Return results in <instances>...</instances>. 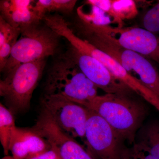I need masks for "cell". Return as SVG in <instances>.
Here are the masks:
<instances>
[{
    "instance_id": "obj_1",
    "label": "cell",
    "mask_w": 159,
    "mask_h": 159,
    "mask_svg": "<svg viewBox=\"0 0 159 159\" xmlns=\"http://www.w3.org/2000/svg\"><path fill=\"white\" fill-rule=\"evenodd\" d=\"M79 104L99 114L123 141L131 145L135 143L137 131L148 112L143 103L132 96L122 94L106 93Z\"/></svg>"
},
{
    "instance_id": "obj_2",
    "label": "cell",
    "mask_w": 159,
    "mask_h": 159,
    "mask_svg": "<svg viewBox=\"0 0 159 159\" xmlns=\"http://www.w3.org/2000/svg\"><path fill=\"white\" fill-rule=\"evenodd\" d=\"M98 89L65 53L57 57L48 71L43 94L61 96L80 104L98 96Z\"/></svg>"
},
{
    "instance_id": "obj_3",
    "label": "cell",
    "mask_w": 159,
    "mask_h": 159,
    "mask_svg": "<svg viewBox=\"0 0 159 159\" xmlns=\"http://www.w3.org/2000/svg\"><path fill=\"white\" fill-rule=\"evenodd\" d=\"M76 29L77 33L99 36L159 65V36L143 28L97 25L77 18Z\"/></svg>"
},
{
    "instance_id": "obj_4",
    "label": "cell",
    "mask_w": 159,
    "mask_h": 159,
    "mask_svg": "<svg viewBox=\"0 0 159 159\" xmlns=\"http://www.w3.org/2000/svg\"><path fill=\"white\" fill-rule=\"evenodd\" d=\"M46 59L19 65L0 81V95L13 114L30 108L33 92L42 76Z\"/></svg>"
},
{
    "instance_id": "obj_5",
    "label": "cell",
    "mask_w": 159,
    "mask_h": 159,
    "mask_svg": "<svg viewBox=\"0 0 159 159\" xmlns=\"http://www.w3.org/2000/svg\"><path fill=\"white\" fill-rule=\"evenodd\" d=\"M60 37L44 23L21 29L20 36L12 48L2 72L6 74L19 65L58 54Z\"/></svg>"
},
{
    "instance_id": "obj_6",
    "label": "cell",
    "mask_w": 159,
    "mask_h": 159,
    "mask_svg": "<svg viewBox=\"0 0 159 159\" xmlns=\"http://www.w3.org/2000/svg\"><path fill=\"white\" fill-rule=\"evenodd\" d=\"M76 34L108 54L159 97V72L150 60L97 35L84 33Z\"/></svg>"
},
{
    "instance_id": "obj_7",
    "label": "cell",
    "mask_w": 159,
    "mask_h": 159,
    "mask_svg": "<svg viewBox=\"0 0 159 159\" xmlns=\"http://www.w3.org/2000/svg\"><path fill=\"white\" fill-rule=\"evenodd\" d=\"M88 109L66 97L43 95L40 116L54 122L62 131L74 139L85 140Z\"/></svg>"
},
{
    "instance_id": "obj_8",
    "label": "cell",
    "mask_w": 159,
    "mask_h": 159,
    "mask_svg": "<svg viewBox=\"0 0 159 159\" xmlns=\"http://www.w3.org/2000/svg\"><path fill=\"white\" fill-rule=\"evenodd\" d=\"M88 109L84 141L87 150L96 158L119 159L123 140L105 119Z\"/></svg>"
},
{
    "instance_id": "obj_9",
    "label": "cell",
    "mask_w": 159,
    "mask_h": 159,
    "mask_svg": "<svg viewBox=\"0 0 159 159\" xmlns=\"http://www.w3.org/2000/svg\"><path fill=\"white\" fill-rule=\"evenodd\" d=\"M65 53L76 63L86 77L107 94L133 96L135 93L94 57L80 52L70 45Z\"/></svg>"
},
{
    "instance_id": "obj_10",
    "label": "cell",
    "mask_w": 159,
    "mask_h": 159,
    "mask_svg": "<svg viewBox=\"0 0 159 159\" xmlns=\"http://www.w3.org/2000/svg\"><path fill=\"white\" fill-rule=\"evenodd\" d=\"M31 129L47 139L63 159H96L75 139L64 132L45 117L39 116Z\"/></svg>"
},
{
    "instance_id": "obj_11",
    "label": "cell",
    "mask_w": 159,
    "mask_h": 159,
    "mask_svg": "<svg viewBox=\"0 0 159 159\" xmlns=\"http://www.w3.org/2000/svg\"><path fill=\"white\" fill-rule=\"evenodd\" d=\"M80 52L94 57L99 61L111 74L127 86L135 93L143 98H146L150 93V90L136 77L129 74L122 66L108 54L100 51L87 41L83 42L80 47Z\"/></svg>"
},
{
    "instance_id": "obj_12",
    "label": "cell",
    "mask_w": 159,
    "mask_h": 159,
    "mask_svg": "<svg viewBox=\"0 0 159 159\" xmlns=\"http://www.w3.org/2000/svg\"><path fill=\"white\" fill-rule=\"evenodd\" d=\"M51 148L48 141L32 129L17 127L11 139L10 151L14 159H30Z\"/></svg>"
},
{
    "instance_id": "obj_13",
    "label": "cell",
    "mask_w": 159,
    "mask_h": 159,
    "mask_svg": "<svg viewBox=\"0 0 159 159\" xmlns=\"http://www.w3.org/2000/svg\"><path fill=\"white\" fill-rule=\"evenodd\" d=\"M34 2L31 0L1 1L0 16L10 25L20 29L39 24L42 20L34 12Z\"/></svg>"
},
{
    "instance_id": "obj_14",
    "label": "cell",
    "mask_w": 159,
    "mask_h": 159,
    "mask_svg": "<svg viewBox=\"0 0 159 159\" xmlns=\"http://www.w3.org/2000/svg\"><path fill=\"white\" fill-rule=\"evenodd\" d=\"M21 29L10 25L0 16V70L2 72L11 51L20 35Z\"/></svg>"
},
{
    "instance_id": "obj_15",
    "label": "cell",
    "mask_w": 159,
    "mask_h": 159,
    "mask_svg": "<svg viewBox=\"0 0 159 159\" xmlns=\"http://www.w3.org/2000/svg\"><path fill=\"white\" fill-rule=\"evenodd\" d=\"M77 1L75 0H39L34 1L33 9L43 21L50 12H61L70 14L74 10Z\"/></svg>"
},
{
    "instance_id": "obj_16",
    "label": "cell",
    "mask_w": 159,
    "mask_h": 159,
    "mask_svg": "<svg viewBox=\"0 0 159 159\" xmlns=\"http://www.w3.org/2000/svg\"><path fill=\"white\" fill-rule=\"evenodd\" d=\"M16 128L14 114L0 103V141L5 156L9 155L11 139Z\"/></svg>"
},
{
    "instance_id": "obj_17",
    "label": "cell",
    "mask_w": 159,
    "mask_h": 159,
    "mask_svg": "<svg viewBox=\"0 0 159 159\" xmlns=\"http://www.w3.org/2000/svg\"><path fill=\"white\" fill-rule=\"evenodd\" d=\"M139 142L142 143L156 159H159V122L154 121L142 129Z\"/></svg>"
},
{
    "instance_id": "obj_18",
    "label": "cell",
    "mask_w": 159,
    "mask_h": 159,
    "mask_svg": "<svg viewBox=\"0 0 159 159\" xmlns=\"http://www.w3.org/2000/svg\"><path fill=\"white\" fill-rule=\"evenodd\" d=\"M138 13L136 4L132 0H111V16L113 18L119 26L122 21L130 20Z\"/></svg>"
},
{
    "instance_id": "obj_19",
    "label": "cell",
    "mask_w": 159,
    "mask_h": 159,
    "mask_svg": "<svg viewBox=\"0 0 159 159\" xmlns=\"http://www.w3.org/2000/svg\"><path fill=\"white\" fill-rule=\"evenodd\" d=\"M119 159H156L146 147L140 142L135 143L131 147L124 146Z\"/></svg>"
},
{
    "instance_id": "obj_20",
    "label": "cell",
    "mask_w": 159,
    "mask_h": 159,
    "mask_svg": "<svg viewBox=\"0 0 159 159\" xmlns=\"http://www.w3.org/2000/svg\"><path fill=\"white\" fill-rule=\"evenodd\" d=\"M142 24L143 29L156 35L159 34V2L145 12Z\"/></svg>"
},
{
    "instance_id": "obj_21",
    "label": "cell",
    "mask_w": 159,
    "mask_h": 159,
    "mask_svg": "<svg viewBox=\"0 0 159 159\" xmlns=\"http://www.w3.org/2000/svg\"><path fill=\"white\" fill-rule=\"evenodd\" d=\"M30 159H63L59 152L55 148L51 147V149L44 153Z\"/></svg>"
},
{
    "instance_id": "obj_22",
    "label": "cell",
    "mask_w": 159,
    "mask_h": 159,
    "mask_svg": "<svg viewBox=\"0 0 159 159\" xmlns=\"http://www.w3.org/2000/svg\"><path fill=\"white\" fill-rule=\"evenodd\" d=\"M1 159H14V158L11 156L7 155L5 156V157H3Z\"/></svg>"
}]
</instances>
